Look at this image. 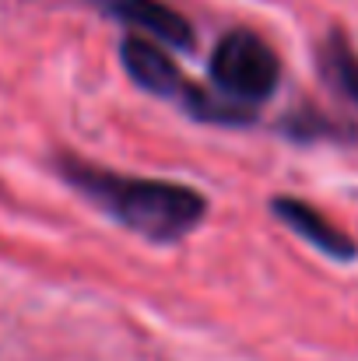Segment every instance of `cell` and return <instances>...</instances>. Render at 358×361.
<instances>
[{
  "label": "cell",
  "instance_id": "obj_3",
  "mask_svg": "<svg viewBox=\"0 0 358 361\" xmlns=\"http://www.w3.org/2000/svg\"><path fill=\"white\" fill-rule=\"evenodd\" d=\"M92 4L102 14H109V18H117L123 25H133V28L155 35L158 42H165L172 49H190L193 46L190 21L179 11L165 7L162 0H92Z\"/></svg>",
  "mask_w": 358,
  "mask_h": 361
},
{
  "label": "cell",
  "instance_id": "obj_2",
  "mask_svg": "<svg viewBox=\"0 0 358 361\" xmlns=\"http://www.w3.org/2000/svg\"><path fill=\"white\" fill-rule=\"evenodd\" d=\"M211 81L222 88V95L256 106L278 88V56L260 35L236 28L222 35L211 53Z\"/></svg>",
  "mask_w": 358,
  "mask_h": 361
},
{
  "label": "cell",
  "instance_id": "obj_5",
  "mask_svg": "<svg viewBox=\"0 0 358 361\" xmlns=\"http://www.w3.org/2000/svg\"><path fill=\"white\" fill-rule=\"evenodd\" d=\"M270 211L274 218H281L292 232H299L309 245H316L320 252L334 256V259H355V242L348 239L341 228H334L316 207H309L306 200H295V197H274L270 200Z\"/></svg>",
  "mask_w": 358,
  "mask_h": 361
},
{
  "label": "cell",
  "instance_id": "obj_4",
  "mask_svg": "<svg viewBox=\"0 0 358 361\" xmlns=\"http://www.w3.org/2000/svg\"><path fill=\"white\" fill-rule=\"evenodd\" d=\"M119 60H123L126 74L133 78V85H141L144 92L165 95V99L179 95V99L186 102V95H190L193 85L183 81L179 67H176V63L165 56V49H158L155 42H148V39H141V35H126L123 46H119Z\"/></svg>",
  "mask_w": 358,
  "mask_h": 361
},
{
  "label": "cell",
  "instance_id": "obj_6",
  "mask_svg": "<svg viewBox=\"0 0 358 361\" xmlns=\"http://www.w3.org/2000/svg\"><path fill=\"white\" fill-rule=\"evenodd\" d=\"M323 74L348 102L358 106V56L352 53V46L345 42L341 32H334L323 42Z\"/></svg>",
  "mask_w": 358,
  "mask_h": 361
},
{
  "label": "cell",
  "instance_id": "obj_1",
  "mask_svg": "<svg viewBox=\"0 0 358 361\" xmlns=\"http://www.w3.org/2000/svg\"><path fill=\"white\" fill-rule=\"evenodd\" d=\"M60 172L78 193H85L117 221H123L130 232L151 242L183 239L190 228L201 225L208 211V200L183 183L130 179L106 169H92L78 158H60Z\"/></svg>",
  "mask_w": 358,
  "mask_h": 361
}]
</instances>
